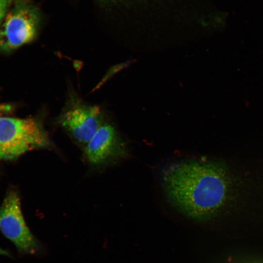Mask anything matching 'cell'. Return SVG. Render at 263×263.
I'll use <instances>...</instances> for the list:
<instances>
[{"label":"cell","instance_id":"9","mask_svg":"<svg viewBox=\"0 0 263 263\" xmlns=\"http://www.w3.org/2000/svg\"><path fill=\"white\" fill-rule=\"evenodd\" d=\"M103 1H113V0H101Z\"/></svg>","mask_w":263,"mask_h":263},{"label":"cell","instance_id":"4","mask_svg":"<svg viewBox=\"0 0 263 263\" xmlns=\"http://www.w3.org/2000/svg\"><path fill=\"white\" fill-rule=\"evenodd\" d=\"M0 229L20 252L34 254L38 249V242L24 219L19 197L14 190L6 194L0 207Z\"/></svg>","mask_w":263,"mask_h":263},{"label":"cell","instance_id":"1","mask_svg":"<svg viewBox=\"0 0 263 263\" xmlns=\"http://www.w3.org/2000/svg\"><path fill=\"white\" fill-rule=\"evenodd\" d=\"M220 161L189 159L173 163L162 171L161 183L167 202L185 216L209 220L226 205L240 201L247 186Z\"/></svg>","mask_w":263,"mask_h":263},{"label":"cell","instance_id":"2","mask_svg":"<svg viewBox=\"0 0 263 263\" xmlns=\"http://www.w3.org/2000/svg\"><path fill=\"white\" fill-rule=\"evenodd\" d=\"M51 146L36 119L0 116V160H13L30 150Z\"/></svg>","mask_w":263,"mask_h":263},{"label":"cell","instance_id":"7","mask_svg":"<svg viewBox=\"0 0 263 263\" xmlns=\"http://www.w3.org/2000/svg\"><path fill=\"white\" fill-rule=\"evenodd\" d=\"M16 0H0V26L10 7Z\"/></svg>","mask_w":263,"mask_h":263},{"label":"cell","instance_id":"6","mask_svg":"<svg viewBox=\"0 0 263 263\" xmlns=\"http://www.w3.org/2000/svg\"><path fill=\"white\" fill-rule=\"evenodd\" d=\"M58 123L77 143L84 147L103 124L98 107L79 104L64 112Z\"/></svg>","mask_w":263,"mask_h":263},{"label":"cell","instance_id":"8","mask_svg":"<svg viewBox=\"0 0 263 263\" xmlns=\"http://www.w3.org/2000/svg\"><path fill=\"white\" fill-rule=\"evenodd\" d=\"M0 255H4L6 256H10V254L8 251H7L6 250L2 248H1L0 247Z\"/></svg>","mask_w":263,"mask_h":263},{"label":"cell","instance_id":"3","mask_svg":"<svg viewBox=\"0 0 263 263\" xmlns=\"http://www.w3.org/2000/svg\"><path fill=\"white\" fill-rule=\"evenodd\" d=\"M40 21L39 10L29 0H16L0 26V52H9L32 41Z\"/></svg>","mask_w":263,"mask_h":263},{"label":"cell","instance_id":"5","mask_svg":"<svg viewBox=\"0 0 263 263\" xmlns=\"http://www.w3.org/2000/svg\"><path fill=\"white\" fill-rule=\"evenodd\" d=\"M126 148L115 128L104 123L84 147V156L92 165L104 166L124 157Z\"/></svg>","mask_w":263,"mask_h":263}]
</instances>
